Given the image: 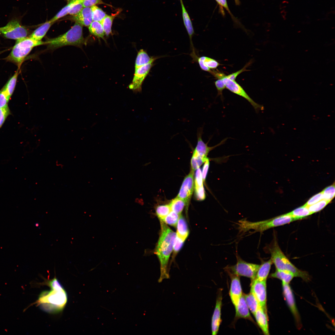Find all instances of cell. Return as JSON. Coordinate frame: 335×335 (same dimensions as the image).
<instances>
[{
	"label": "cell",
	"instance_id": "19",
	"mask_svg": "<svg viewBox=\"0 0 335 335\" xmlns=\"http://www.w3.org/2000/svg\"><path fill=\"white\" fill-rule=\"evenodd\" d=\"M272 263L271 258L267 261H263L260 266L255 279L259 281L266 280Z\"/></svg>",
	"mask_w": 335,
	"mask_h": 335
},
{
	"label": "cell",
	"instance_id": "50",
	"mask_svg": "<svg viewBox=\"0 0 335 335\" xmlns=\"http://www.w3.org/2000/svg\"><path fill=\"white\" fill-rule=\"evenodd\" d=\"M218 4L222 7L224 8L229 13L231 16L233 17V15L231 14L227 4L226 0H215Z\"/></svg>",
	"mask_w": 335,
	"mask_h": 335
},
{
	"label": "cell",
	"instance_id": "10",
	"mask_svg": "<svg viewBox=\"0 0 335 335\" xmlns=\"http://www.w3.org/2000/svg\"><path fill=\"white\" fill-rule=\"evenodd\" d=\"M226 75L225 74L221 78L224 82L226 88L232 92L246 99L252 105L256 111L263 109V106L254 101L235 80H233L227 78L226 77Z\"/></svg>",
	"mask_w": 335,
	"mask_h": 335
},
{
	"label": "cell",
	"instance_id": "42",
	"mask_svg": "<svg viewBox=\"0 0 335 335\" xmlns=\"http://www.w3.org/2000/svg\"><path fill=\"white\" fill-rule=\"evenodd\" d=\"M10 99L2 88L0 91V108H4L8 106V103Z\"/></svg>",
	"mask_w": 335,
	"mask_h": 335
},
{
	"label": "cell",
	"instance_id": "1",
	"mask_svg": "<svg viewBox=\"0 0 335 335\" xmlns=\"http://www.w3.org/2000/svg\"><path fill=\"white\" fill-rule=\"evenodd\" d=\"M50 291L42 292L35 303L42 310L49 313H56L64 307L67 300V293L57 279L55 278L48 281Z\"/></svg>",
	"mask_w": 335,
	"mask_h": 335
},
{
	"label": "cell",
	"instance_id": "13",
	"mask_svg": "<svg viewBox=\"0 0 335 335\" xmlns=\"http://www.w3.org/2000/svg\"><path fill=\"white\" fill-rule=\"evenodd\" d=\"M229 275L231 278L230 296L231 301L235 308L243 295L239 277L233 274Z\"/></svg>",
	"mask_w": 335,
	"mask_h": 335
},
{
	"label": "cell",
	"instance_id": "49",
	"mask_svg": "<svg viewBox=\"0 0 335 335\" xmlns=\"http://www.w3.org/2000/svg\"><path fill=\"white\" fill-rule=\"evenodd\" d=\"M249 65L248 64H247L245 65L242 69L240 70L229 74L228 75H226V77L227 78L233 80H235L237 76L240 73L246 70V68L247 67V66Z\"/></svg>",
	"mask_w": 335,
	"mask_h": 335
},
{
	"label": "cell",
	"instance_id": "39",
	"mask_svg": "<svg viewBox=\"0 0 335 335\" xmlns=\"http://www.w3.org/2000/svg\"><path fill=\"white\" fill-rule=\"evenodd\" d=\"M11 114L8 106L4 108H0V128L4 123L7 117Z\"/></svg>",
	"mask_w": 335,
	"mask_h": 335
},
{
	"label": "cell",
	"instance_id": "31",
	"mask_svg": "<svg viewBox=\"0 0 335 335\" xmlns=\"http://www.w3.org/2000/svg\"><path fill=\"white\" fill-rule=\"evenodd\" d=\"M169 204L171 211H173L179 215H181L184 207L185 206V201L177 197L173 199Z\"/></svg>",
	"mask_w": 335,
	"mask_h": 335
},
{
	"label": "cell",
	"instance_id": "28",
	"mask_svg": "<svg viewBox=\"0 0 335 335\" xmlns=\"http://www.w3.org/2000/svg\"><path fill=\"white\" fill-rule=\"evenodd\" d=\"M152 57H150L147 53L143 49L138 52L135 62V70L149 62Z\"/></svg>",
	"mask_w": 335,
	"mask_h": 335
},
{
	"label": "cell",
	"instance_id": "52",
	"mask_svg": "<svg viewBox=\"0 0 335 335\" xmlns=\"http://www.w3.org/2000/svg\"><path fill=\"white\" fill-rule=\"evenodd\" d=\"M180 0V2H181L182 1V0Z\"/></svg>",
	"mask_w": 335,
	"mask_h": 335
},
{
	"label": "cell",
	"instance_id": "45",
	"mask_svg": "<svg viewBox=\"0 0 335 335\" xmlns=\"http://www.w3.org/2000/svg\"><path fill=\"white\" fill-rule=\"evenodd\" d=\"M82 2V0L75 4L71 8L69 14L73 16L79 13L83 7Z\"/></svg>",
	"mask_w": 335,
	"mask_h": 335
},
{
	"label": "cell",
	"instance_id": "22",
	"mask_svg": "<svg viewBox=\"0 0 335 335\" xmlns=\"http://www.w3.org/2000/svg\"><path fill=\"white\" fill-rule=\"evenodd\" d=\"M176 226V235L184 242L189 235V231L185 220L181 215Z\"/></svg>",
	"mask_w": 335,
	"mask_h": 335
},
{
	"label": "cell",
	"instance_id": "34",
	"mask_svg": "<svg viewBox=\"0 0 335 335\" xmlns=\"http://www.w3.org/2000/svg\"><path fill=\"white\" fill-rule=\"evenodd\" d=\"M114 17L107 15L100 22L102 25L105 34L108 36L111 33V27Z\"/></svg>",
	"mask_w": 335,
	"mask_h": 335
},
{
	"label": "cell",
	"instance_id": "16",
	"mask_svg": "<svg viewBox=\"0 0 335 335\" xmlns=\"http://www.w3.org/2000/svg\"><path fill=\"white\" fill-rule=\"evenodd\" d=\"M73 19L82 26H89L93 21L91 7H83L79 13L73 16Z\"/></svg>",
	"mask_w": 335,
	"mask_h": 335
},
{
	"label": "cell",
	"instance_id": "17",
	"mask_svg": "<svg viewBox=\"0 0 335 335\" xmlns=\"http://www.w3.org/2000/svg\"><path fill=\"white\" fill-rule=\"evenodd\" d=\"M254 316L258 326L265 335H269L267 314L259 306Z\"/></svg>",
	"mask_w": 335,
	"mask_h": 335
},
{
	"label": "cell",
	"instance_id": "33",
	"mask_svg": "<svg viewBox=\"0 0 335 335\" xmlns=\"http://www.w3.org/2000/svg\"><path fill=\"white\" fill-rule=\"evenodd\" d=\"M171 211L169 204L158 205L155 208L156 214L160 220L164 219Z\"/></svg>",
	"mask_w": 335,
	"mask_h": 335
},
{
	"label": "cell",
	"instance_id": "44",
	"mask_svg": "<svg viewBox=\"0 0 335 335\" xmlns=\"http://www.w3.org/2000/svg\"><path fill=\"white\" fill-rule=\"evenodd\" d=\"M184 242V241H182L176 235L173 244V249L174 253H177L180 251L183 245Z\"/></svg>",
	"mask_w": 335,
	"mask_h": 335
},
{
	"label": "cell",
	"instance_id": "15",
	"mask_svg": "<svg viewBox=\"0 0 335 335\" xmlns=\"http://www.w3.org/2000/svg\"><path fill=\"white\" fill-rule=\"evenodd\" d=\"M222 300V297L220 294L217 298L215 308L212 317L211 328L212 335L217 334L221 322V310Z\"/></svg>",
	"mask_w": 335,
	"mask_h": 335
},
{
	"label": "cell",
	"instance_id": "47",
	"mask_svg": "<svg viewBox=\"0 0 335 335\" xmlns=\"http://www.w3.org/2000/svg\"><path fill=\"white\" fill-rule=\"evenodd\" d=\"M82 2L83 7H91L97 4L103 3L101 0H82Z\"/></svg>",
	"mask_w": 335,
	"mask_h": 335
},
{
	"label": "cell",
	"instance_id": "20",
	"mask_svg": "<svg viewBox=\"0 0 335 335\" xmlns=\"http://www.w3.org/2000/svg\"><path fill=\"white\" fill-rule=\"evenodd\" d=\"M199 65L202 69L210 73L211 69L216 68L220 64L216 60L206 56H203L198 59Z\"/></svg>",
	"mask_w": 335,
	"mask_h": 335
},
{
	"label": "cell",
	"instance_id": "4",
	"mask_svg": "<svg viewBox=\"0 0 335 335\" xmlns=\"http://www.w3.org/2000/svg\"><path fill=\"white\" fill-rule=\"evenodd\" d=\"M268 249L276 269L289 271L294 277H300L306 281L310 280V277L308 272L299 269L289 261L281 250L276 239Z\"/></svg>",
	"mask_w": 335,
	"mask_h": 335
},
{
	"label": "cell",
	"instance_id": "41",
	"mask_svg": "<svg viewBox=\"0 0 335 335\" xmlns=\"http://www.w3.org/2000/svg\"><path fill=\"white\" fill-rule=\"evenodd\" d=\"M323 199L322 191L317 194L310 198L304 205L308 207L314 204Z\"/></svg>",
	"mask_w": 335,
	"mask_h": 335
},
{
	"label": "cell",
	"instance_id": "18",
	"mask_svg": "<svg viewBox=\"0 0 335 335\" xmlns=\"http://www.w3.org/2000/svg\"><path fill=\"white\" fill-rule=\"evenodd\" d=\"M235 309V317L237 318H242L253 322L251 316L249 308L245 301L243 294L240 297Z\"/></svg>",
	"mask_w": 335,
	"mask_h": 335
},
{
	"label": "cell",
	"instance_id": "26",
	"mask_svg": "<svg viewBox=\"0 0 335 335\" xmlns=\"http://www.w3.org/2000/svg\"><path fill=\"white\" fill-rule=\"evenodd\" d=\"M270 276L280 279L282 282L288 284L294 277V275L289 271L277 269L271 274Z\"/></svg>",
	"mask_w": 335,
	"mask_h": 335
},
{
	"label": "cell",
	"instance_id": "3",
	"mask_svg": "<svg viewBox=\"0 0 335 335\" xmlns=\"http://www.w3.org/2000/svg\"><path fill=\"white\" fill-rule=\"evenodd\" d=\"M295 221L294 219L287 213L262 221L252 222L245 219L236 223L239 233L243 234L250 230L253 233L263 232L269 229L288 224Z\"/></svg>",
	"mask_w": 335,
	"mask_h": 335
},
{
	"label": "cell",
	"instance_id": "23",
	"mask_svg": "<svg viewBox=\"0 0 335 335\" xmlns=\"http://www.w3.org/2000/svg\"><path fill=\"white\" fill-rule=\"evenodd\" d=\"M183 22L192 45V38L194 33L192 23L182 1L181 2Z\"/></svg>",
	"mask_w": 335,
	"mask_h": 335
},
{
	"label": "cell",
	"instance_id": "40",
	"mask_svg": "<svg viewBox=\"0 0 335 335\" xmlns=\"http://www.w3.org/2000/svg\"><path fill=\"white\" fill-rule=\"evenodd\" d=\"M195 194L196 199L199 201H203L206 198L205 191L203 185L195 188Z\"/></svg>",
	"mask_w": 335,
	"mask_h": 335
},
{
	"label": "cell",
	"instance_id": "21",
	"mask_svg": "<svg viewBox=\"0 0 335 335\" xmlns=\"http://www.w3.org/2000/svg\"><path fill=\"white\" fill-rule=\"evenodd\" d=\"M54 23L50 20L47 21L34 30L28 37L34 40H41Z\"/></svg>",
	"mask_w": 335,
	"mask_h": 335
},
{
	"label": "cell",
	"instance_id": "11",
	"mask_svg": "<svg viewBox=\"0 0 335 335\" xmlns=\"http://www.w3.org/2000/svg\"><path fill=\"white\" fill-rule=\"evenodd\" d=\"M250 292L255 296L259 306L267 313L266 280L255 279L252 280Z\"/></svg>",
	"mask_w": 335,
	"mask_h": 335
},
{
	"label": "cell",
	"instance_id": "30",
	"mask_svg": "<svg viewBox=\"0 0 335 335\" xmlns=\"http://www.w3.org/2000/svg\"><path fill=\"white\" fill-rule=\"evenodd\" d=\"M89 29L92 34L98 37L104 38L105 33L102 25L100 22L93 21L89 26Z\"/></svg>",
	"mask_w": 335,
	"mask_h": 335
},
{
	"label": "cell",
	"instance_id": "9",
	"mask_svg": "<svg viewBox=\"0 0 335 335\" xmlns=\"http://www.w3.org/2000/svg\"><path fill=\"white\" fill-rule=\"evenodd\" d=\"M156 58L152 57L148 63L135 70L132 83L129 86V88L135 92H141L142 84L144 80L149 73Z\"/></svg>",
	"mask_w": 335,
	"mask_h": 335
},
{
	"label": "cell",
	"instance_id": "6",
	"mask_svg": "<svg viewBox=\"0 0 335 335\" xmlns=\"http://www.w3.org/2000/svg\"><path fill=\"white\" fill-rule=\"evenodd\" d=\"M44 44H45V42L34 40L28 36L16 40L15 45L6 60L14 63L18 68L20 69L25 58L32 49L35 47Z\"/></svg>",
	"mask_w": 335,
	"mask_h": 335
},
{
	"label": "cell",
	"instance_id": "46",
	"mask_svg": "<svg viewBox=\"0 0 335 335\" xmlns=\"http://www.w3.org/2000/svg\"><path fill=\"white\" fill-rule=\"evenodd\" d=\"M218 92V95L222 96L223 91L226 88L225 85L221 79H218L215 83Z\"/></svg>",
	"mask_w": 335,
	"mask_h": 335
},
{
	"label": "cell",
	"instance_id": "36",
	"mask_svg": "<svg viewBox=\"0 0 335 335\" xmlns=\"http://www.w3.org/2000/svg\"><path fill=\"white\" fill-rule=\"evenodd\" d=\"M93 20L101 22L107 15L101 9L94 5L91 7Z\"/></svg>",
	"mask_w": 335,
	"mask_h": 335
},
{
	"label": "cell",
	"instance_id": "5",
	"mask_svg": "<svg viewBox=\"0 0 335 335\" xmlns=\"http://www.w3.org/2000/svg\"><path fill=\"white\" fill-rule=\"evenodd\" d=\"M45 45L51 49H55L67 45L80 47L85 41L83 33V26L75 22L72 27L65 33L56 38L45 41Z\"/></svg>",
	"mask_w": 335,
	"mask_h": 335
},
{
	"label": "cell",
	"instance_id": "27",
	"mask_svg": "<svg viewBox=\"0 0 335 335\" xmlns=\"http://www.w3.org/2000/svg\"><path fill=\"white\" fill-rule=\"evenodd\" d=\"M247 306L254 315L259 305L257 301L251 292L248 294H243Z\"/></svg>",
	"mask_w": 335,
	"mask_h": 335
},
{
	"label": "cell",
	"instance_id": "12",
	"mask_svg": "<svg viewBox=\"0 0 335 335\" xmlns=\"http://www.w3.org/2000/svg\"><path fill=\"white\" fill-rule=\"evenodd\" d=\"M194 172L191 171L183 181L177 197L183 200L188 207L194 188Z\"/></svg>",
	"mask_w": 335,
	"mask_h": 335
},
{
	"label": "cell",
	"instance_id": "24",
	"mask_svg": "<svg viewBox=\"0 0 335 335\" xmlns=\"http://www.w3.org/2000/svg\"><path fill=\"white\" fill-rule=\"evenodd\" d=\"M20 69L18 68L15 73L2 88L10 99L15 90Z\"/></svg>",
	"mask_w": 335,
	"mask_h": 335
},
{
	"label": "cell",
	"instance_id": "35",
	"mask_svg": "<svg viewBox=\"0 0 335 335\" xmlns=\"http://www.w3.org/2000/svg\"><path fill=\"white\" fill-rule=\"evenodd\" d=\"M322 192L323 199L327 201L329 203L333 199L335 196V190L334 184L325 188Z\"/></svg>",
	"mask_w": 335,
	"mask_h": 335
},
{
	"label": "cell",
	"instance_id": "29",
	"mask_svg": "<svg viewBox=\"0 0 335 335\" xmlns=\"http://www.w3.org/2000/svg\"><path fill=\"white\" fill-rule=\"evenodd\" d=\"M82 0H70L69 2L50 20L54 22L59 19L69 14L71 8L76 3Z\"/></svg>",
	"mask_w": 335,
	"mask_h": 335
},
{
	"label": "cell",
	"instance_id": "48",
	"mask_svg": "<svg viewBox=\"0 0 335 335\" xmlns=\"http://www.w3.org/2000/svg\"><path fill=\"white\" fill-rule=\"evenodd\" d=\"M209 160L208 158L204 162L202 172L203 181L204 182H205L206 178L209 167Z\"/></svg>",
	"mask_w": 335,
	"mask_h": 335
},
{
	"label": "cell",
	"instance_id": "51",
	"mask_svg": "<svg viewBox=\"0 0 335 335\" xmlns=\"http://www.w3.org/2000/svg\"><path fill=\"white\" fill-rule=\"evenodd\" d=\"M236 4L237 5H239L240 4V2L239 0H234Z\"/></svg>",
	"mask_w": 335,
	"mask_h": 335
},
{
	"label": "cell",
	"instance_id": "43",
	"mask_svg": "<svg viewBox=\"0 0 335 335\" xmlns=\"http://www.w3.org/2000/svg\"><path fill=\"white\" fill-rule=\"evenodd\" d=\"M201 171L199 168L196 170L195 179V188L203 185Z\"/></svg>",
	"mask_w": 335,
	"mask_h": 335
},
{
	"label": "cell",
	"instance_id": "14",
	"mask_svg": "<svg viewBox=\"0 0 335 335\" xmlns=\"http://www.w3.org/2000/svg\"><path fill=\"white\" fill-rule=\"evenodd\" d=\"M282 286L283 294L286 301L296 322L299 324L300 323V317L296 306L292 290L288 284L282 282Z\"/></svg>",
	"mask_w": 335,
	"mask_h": 335
},
{
	"label": "cell",
	"instance_id": "32",
	"mask_svg": "<svg viewBox=\"0 0 335 335\" xmlns=\"http://www.w3.org/2000/svg\"><path fill=\"white\" fill-rule=\"evenodd\" d=\"M208 158L207 157H202L193 152L191 160V171L194 172L198 168H199Z\"/></svg>",
	"mask_w": 335,
	"mask_h": 335
},
{
	"label": "cell",
	"instance_id": "8",
	"mask_svg": "<svg viewBox=\"0 0 335 335\" xmlns=\"http://www.w3.org/2000/svg\"><path fill=\"white\" fill-rule=\"evenodd\" d=\"M237 262L233 266H227L225 270L229 274L239 276L246 277L251 279L252 281L255 277L260 265L248 262L236 255Z\"/></svg>",
	"mask_w": 335,
	"mask_h": 335
},
{
	"label": "cell",
	"instance_id": "38",
	"mask_svg": "<svg viewBox=\"0 0 335 335\" xmlns=\"http://www.w3.org/2000/svg\"><path fill=\"white\" fill-rule=\"evenodd\" d=\"M329 203L323 199L318 202L307 207L312 214L318 212L324 208Z\"/></svg>",
	"mask_w": 335,
	"mask_h": 335
},
{
	"label": "cell",
	"instance_id": "37",
	"mask_svg": "<svg viewBox=\"0 0 335 335\" xmlns=\"http://www.w3.org/2000/svg\"><path fill=\"white\" fill-rule=\"evenodd\" d=\"M180 215L171 211L162 221L166 224L175 227L177 225Z\"/></svg>",
	"mask_w": 335,
	"mask_h": 335
},
{
	"label": "cell",
	"instance_id": "53",
	"mask_svg": "<svg viewBox=\"0 0 335 335\" xmlns=\"http://www.w3.org/2000/svg\"><path fill=\"white\" fill-rule=\"evenodd\" d=\"M67 0L68 1H69L70 0Z\"/></svg>",
	"mask_w": 335,
	"mask_h": 335
},
{
	"label": "cell",
	"instance_id": "2",
	"mask_svg": "<svg viewBox=\"0 0 335 335\" xmlns=\"http://www.w3.org/2000/svg\"><path fill=\"white\" fill-rule=\"evenodd\" d=\"M161 226L160 235L154 253L157 256L160 264V275L159 282L169 278L168 270L169 259L172 251L173 244L176 236L163 221L160 220Z\"/></svg>",
	"mask_w": 335,
	"mask_h": 335
},
{
	"label": "cell",
	"instance_id": "7",
	"mask_svg": "<svg viewBox=\"0 0 335 335\" xmlns=\"http://www.w3.org/2000/svg\"><path fill=\"white\" fill-rule=\"evenodd\" d=\"M28 29L23 25L20 18H12L5 26L0 27V35L9 39L19 40L29 36Z\"/></svg>",
	"mask_w": 335,
	"mask_h": 335
},
{
	"label": "cell",
	"instance_id": "25",
	"mask_svg": "<svg viewBox=\"0 0 335 335\" xmlns=\"http://www.w3.org/2000/svg\"><path fill=\"white\" fill-rule=\"evenodd\" d=\"M287 214L293 218L295 221L301 220L312 214L308 207L304 205Z\"/></svg>",
	"mask_w": 335,
	"mask_h": 335
}]
</instances>
